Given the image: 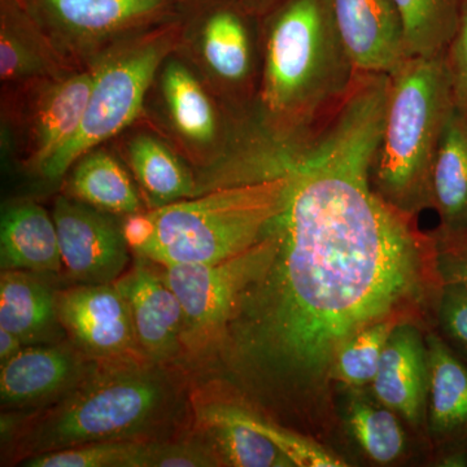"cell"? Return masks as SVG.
<instances>
[{
    "instance_id": "obj_21",
    "label": "cell",
    "mask_w": 467,
    "mask_h": 467,
    "mask_svg": "<svg viewBox=\"0 0 467 467\" xmlns=\"http://www.w3.org/2000/svg\"><path fill=\"white\" fill-rule=\"evenodd\" d=\"M0 266L42 275L63 272L57 225L42 205L24 202L3 211Z\"/></svg>"
},
{
    "instance_id": "obj_7",
    "label": "cell",
    "mask_w": 467,
    "mask_h": 467,
    "mask_svg": "<svg viewBox=\"0 0 467 467\" xmlns=\"http://www.w3.org/2000/svg\"><path fill=\"white\" fill-rule=\"evenodd\" d=\"M26 2L43 33L73 67L82 60L91 63L116 43L164 24L173 17L181 0Z\"/></svg>"
},
{
    "instance_id": "obj_13",
    "label": "cell",
    "mask_w": 467,
    "mask_h": 467,
    "mask_svg": "<svg viewBox=\"0 0 467 467\" xmlns=\"http://www.w3.org/2000/svg\"><path fill=\"white\" fill-rule=\"evenodd\" d=\"M201 52L212 78L234 109L254 117L263 67V33L234 8H218L205 20Z\"/></svg>"
},
{
    "instance_id": "obj_28",
    "label": "cell",
    "mask_w": 467,
    "mask_h": 467,
    "mask_svg": "<svg viewBox=\"0 0 467 467\" xmlns=\"http://www.w3.org/2000/svg\"><path fill=\"white\" fill-rule=\"evenodd\" d=\"M147 441L91 442L21 461L26 467H143Z\"/></svg>"
},
{
    "instance_id": "obj_31",
    "label": "cell",
    "mask_w": 467,
    "mask_h": 467,
    "mask_svg": "<svg viewBox=\"0 0 467 467\" xmlns=\"http://www.w3.org/2000/svg\"><path fill=\"white\" fill-rule=\"evenodd\" d=\"M444 55L454 109L467 117V0L463 3L457 32Z\"/></svg>"
},
{
    "instance_id": "obj_23",
    "label": "cell",
    "mask_w": 467,
    "mask_h": 467,
    "mask_svg": "<svg viewBox=\"0 0 467 467\" xmlns=\"http://www.w3.org/2000/svg\"><path fill=\"white\" fill-rule=\"evenodd\" d=\"M66 195L116 216L143 212L130 175L109 152L94 149L77 160L66 182Z\"/></svg>"
},
{
    "instance_id": "obj_5",
    "label": "cell",
    "mask_w": 467,
    "mask_h": 467,
    "mask_svg": "<svg viewBox=\"0 0 467 467\" xmlns=\"http://www.w3.org/2000/svg\"><path fill=\"white\" fill-rule=\"evenodd\" d=\"M444 54L407 57L389 75L368 180L387 204L409 217L431 208L432 167L454 109Z\"/></svg>"
},
{
    "instance_id": "obj_8",
    "label": "cell",
    "mask_w": 467,
    "mask_h": 467,
    "mask_svg": "<svg viewBox=\"0 0 467 467\" xmlns=\"http://www.w3.org/2000/svg\"><path fill=\"white\" fill-rule=\"evenodd\" d=\"M269 247L266 232L250 250L221 263L160 266L182 306L183 359L189 364L196 368L216 342L239 295L263 266Z\"/></svg>"
},
{
    "instance_id": "obj_17",
    "label": "cell",
    "mask_w": 467,
    "mask_h": 467,
    "mask_svg": "<svg viewBox=\"0 0 467 467\" xmlns=\"http://www.w3.org/2000/svg\"><path fill=\"white\" fill-rule=\"evenodd\" d=\"M331 7L359 73L389 75L408 57L393 0H331Z\"/></svg>"
},
{
    "instance_id": "obj_14",
    "label": "cell",
    "mask_w": 467,
    "mask_h": 467,
    "mask_svg": "<svg viewBox=\"0 0 467 467\" xmlns=\"http://www.w3.org/2000/svg\"><path fill=\"white\" fill-rule=\"evenodd\" d=\"M130 308L140 349L156 364L183 358L182 306L162 276L161 267L134 254L130 267L115 282Z\"/></svg>"
},
{
    "instance_id": "obj_16",
    "label": "cell",
    "mask_w": 467,
    "mask_h": 467,
    "mask_svg": "<svg viewBox=\"0 0 467 467\" xmlns=\"http://www.w3.org/2000/svg\"><path fill=\"white\" fill-rule=\"evenodd\" d=\"M430 364L426 337L417 326L399 322L393 327L371 389L378 401L395 411L409 425L427 420Z\"/></svg>"
},
{
    "instance_id": "obj_33",
    "label": "cell",
    "mask_w": 467,
    "mask_h": 467,
    "mask_svg": "<svg viewBox=\"0 0 467 467\" xmlns=\"http://www.w3.org/2000/svg\"><path fill=\"white\" fill-rule=\"evenodd\" d=\"M24 344L11 331L0 327V365L5 364L24 348Z\"/></svg>"
},
{
    "instance_id": "obj_22",
    "label": "cell",
    "mask_w": 467,
    "mask_h": 467,
    "mask_svg": "<svg viewBox=\"0 0 467 467\" xmlns=\"http://www.w3.org/2000/svg\"><path fill=\"white\" fill-rule=\"evenodd\" d=\"M431 208L441 225L435 235L467 234V117L453 109L442 131L431 173Z\"/></svg>"
},
{
    "instance_id": "obj_32",
    "label": "cell",
    "mask_w": 467,
    "mask_h": 467,
    "mask_svg": "<svg viewBox=\"0 0 467 467\" xmlns=\"http://www.w3.org/2000/svg\"><path fill=\"white\" fill-rule=\"evenodd\" d=\"M435 266L441 285H457L467 292V234L461 236H432Z\"/></svg>"
},
{
    "instance_id": "obj_15",
    "label": "cell",
    "mask_w": 467,
    "mask_h": 467,
    "mask_svg": "<svg viewBox=\"0 0 467 467\" xmlns=\"http://www.w3.org/2000/svg\"><path fill=\"white\" fill-rule=\"evenodd\" d=\"M195 438L213 451L221 466L295 467L294 462L252 426L242 402L202 391L192 398Z\"/></svg>"
},
{
    "instance_id": "obj_30",
    "label": "cell",
    "mask_w": 467,
    "mask_h": 467,
    "mask_svg": "<svg viewBox=\"0 0 467 467\" xmlns=\"http://www.w3.org/2000/svg\"><path fill=\"white\" fill-rule=\"evenodd\" d=\"M221 466L213 451L204 442L192 441H147L143 467Z\"/></svg>"
},
{
    "instance_id": "obj_26",
    "label": "cell",
    "mask_w": 467,
    "mask_h": 467,
    "mask_svg": "<svg viewBox=\"0 0 467 467\" xmlns=\"http://www.w3.org/2000/svg\"><path fill=\"white\" fill-rule=\"evenodd\" d=\"M398 414L379 401L362 396L350 399L346 422L364 453L374 462L386 465L400 459L407 445Z\"/></svg>"
},
{
    "instance_id": "obj_6",
    "label": "cell",
    "mask_w": 467,
    "mask_h": 467,
    "mask_svg": "<svg viewBox=\"0 0 467 467\" xmlns=\"http://www.w3.org/2000/svg\"><path fill=\"white\" fill-rule=\"evenodd\" d=\"M180 38L178 26H156L116 43L90 63L92 88L81 125L43 171L60 180L88 150L121 133L142 112L144 99L160 67Z\"/></svg>"
},
{
    "instance_id": "obj_3",
    "label": "cell",
    "mask_w": 467,
    "mask_h": 467,
    "mask_svg": "<svg viewBox=\"0 0 467 467\" xmlns=\"http://www.w3.org/2000/svg\"><path fill=\"white\" fill-rule=\"evenodd\" d=\"M180 380L150 359L100 362L66 398L34 413L17 438L24 456L113 441H150L173 420Z\"/></svg>"
},
{
    "instance_id": "obj_4",
    "label": "cell",
    "mask_w": 467,
    "mask_h": 467,
    "mask_svg": "<svg viewBox=\"0 0 467 467\" xmlns=\"http://www.w3.org/2000/svg\"><path fill=\"white\" fill-rule=\"evenodd\" d=\"M288 167L273 177L216 187L198 198L125 216L129 247L160 266L216 264L238 256L265 236L284 209Z\"/></svg>"
},
{
    "instance_id": "obj_11",
    "label": "cell",
    "mask_w": 467,
    "mask_h": 467,
    "mask_svg": "<svg viewBox=\"0 0 467 467\" xmlns=\"http://www.w3.org/2000/svg\"><path fill=\"white\" fill-rule=\"evenodd\" d=\"M57 315L70 342L95 361L149 359L138 342L130 308L115 284L57 291Z\"/></svg>"
},
{
    "instance_id": "obj_27",
    "label": "cell",
    "mask_w": 467,
    "mask_h": 467,
    "mask_svg": "<svg viewBox=\"0 0 467 467\" xmlns=\"http://www.w3.org/2000/svg\"><path fill=\"white\" fill-rule=\"evenodd\" d=\"M400 318H389L365 327L344 344L335 359L331 378L350 389L373 382L384 346Z\"/></svg>"
},
{
    "instance_id": "obj_2",
    "label": "cell",
    "mask_w": 467,
    "mask_h": 467,
    "mask_svg": "<svg viewBox=\"0 0 467 467\" xmlns=\"http://www.w3.org/2000/svg\"><path fill=\"white\" fill-rule=\"evenodd\" d=\"M254 119L290 161L308 153L342 115L359 72L331 0H285L267 18Z\"/></svg>"
},
{
    "instance_id": "obj_19",
    "label": "cell",
    "mask_w": 467,
    "mask_h": 467,
    "mask_svg": "<svg viewBox=\"0 0 467 467\" xmlns=\"http://www.w3.org/2000/svg\"><path fill=\"white\" fill-rule=\"evenodd\" d=\"M430 387L427 425L448 451L467 450V364L441 335H426Z\"/></svg>"
},
{
    "instance_id": "obj_25",
    "label": "cell",
    "mask_w": 467,
    "mask_h": 467,
    "mask_svg": "<svg viewBox=\"0 0 467 467\" xmlns=\"http://www.w3.org/2000/svg\"><path fill=\"white\" fill-rule=\"evenodd\" d=\"M404 26L408 57L444 54L459 27L465 0H393Z\"/></svg>"
},
{
    "instance_id": "obj_1",
    "label": "cell",
    "mask_w": 467,
    "mask_h": 467,
    "mask_svg": "<svg viewBox=\"0 0 467 467\" xmlns=\"http://www.w3.org/2000/svg\"><path fill=\"white\" fill-rule=\"evenodd\" d=\"M383 112L379 92L356 95L291 162L266 259L196 367L273 417L316 422L344 344L427 294L434 238L368 180Z\"/></svg>"
},
{
    "instance_id": "obj_12",
    "label": "cell",
    "mask_w": 467,
    "mask_h": 467,
    "mask_svg": "<svg viewBox=\"0 0 467 467\" xmlns=\"http://www.w3.org/2000/svg\"><path fill=\"white\" fill-rule=\"evenodd\" d=\"M100 362L67 342L24 347L0 365V404L3 410H39L66 398Z\"/></svg>"
},
{
    "instance_id": "obj_34",
    "label": "cell",
    "mask_w": 467,
    "mask_h": 467,
    "mask_svg": "<svg viewBox=\"0 0 467 467\" xmlns=\"http://www.w3.org/2000/svg\"><path fill=\"white\" fill-rule=\"evenodd\" d=\"M269 0H248V5L252 8L266 7Z\"/></svg>"
},
{
    "instance_id": "obj_29",
    "label": "cell",
    "mask_w": 467,
    "mask_h": 467,
    "mask_svg": "<svg viewBox=\"0 0 467 467\" xmlns=\"http://www.w3.org/2000/svg\"><path fill=\"white\" fill-rule=\"evenodd\" d=\"M436 317L441 337L467 364V292L457 285H441Z\"/></svg>"
},
{
    "instance_id": "obj_10",
    "label": "cell",
    "mask_w": 467,
    "mask_h": 467,
    "mask_svg": "<svg viewBox=\"0 0 467 467\" xmlns=\"http://www.w3.org/2000/svg\"><path fill=\"white\" fill-rule=\"evenodd\" d=\"M52 217L63 267L77 284H115L130 267L133 252L116 214L60 195L55 201Z\"/></svg>"
},
{
    "instance_id": "obj_20",
    "label": "cell",
    "mask_w": 467,
    "mask_h": 467,
    "mask_svg": "<svg viewBox=\"0 0 467 467\" xmlns=\"http://www.w3.org/2000/svg\"><path fill=\"white\" fill-rule=\"evenodd\" d=\"M0 327L26 347L61 342L66 331L58 319L57 290L42 275L2 270Z\"/></svg>"
},
{
    "instance_id": "obj_18",
    "label": "cell",
    "mask_w": 467,
    "mask_h": 467,
    "mask_svg": "<svg viewBox=\"0 0 467 467\" xmlns=\"http://www.w3.org/2000/svg\"><path fill=\"white\" fill-rule=\"evenodd\" d=\"M76 69L61 57L26 0H0V78L18 86Z\"/></svg>"
},
{
    "instance_id": "obj_9",
    "label": "cell",
    "mask_w": 467,
    "mask_h": 467,
    "mask_svg": "<svg viewBox=\"0 0 467 467\" xmlns=\"http://www.w3.org/2000/svg\"><path fill=\"white\" fill-rule=\"evenodd\" d=\"M92 72L70 69L15 86V140L24 167L41 175L70 142L90 97Z\"/></svg>"
},
{
    "instance_id": "obj_24",
    "label": "cell",
    "mask_w": 467,
    "mask_h": 467,
    "mask_svg": "<svg viewBox=\"0 0 467 467\" xmlns=\"http://www.w3.org/2000/svg\"><path fill=\"white\" fill-rule=\"evenodd\" d=\"M129 165L153 208L195 198V180L189 169L158 138L137 135L128 147Z\"/></svg>"
}]
</instances>
